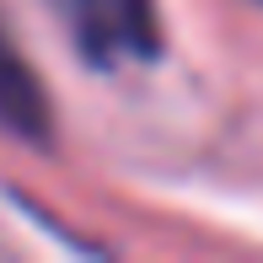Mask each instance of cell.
Returning a JSON list of instances; mask_svg holds the SVG:
<instances>
[{"label": "cell", "mask_w": 263, "mask_h": 263, "mask_svg": "<svg viewBox=\"0 0 263 263\" xmlns=\"http://www.w3.org/2000/svg\"><path fill=\"white\" fill-rule=\"evenodd\" d=\"M70 32L81 54L113 65V59H151L156 54V0H65Z\"/></svg>", "instance_id": "6da1fadb"}, {"label": "cell", "mask_w": 263, "mask_h": 263, "mask_svg": "<svg viewBox=\"0 0 263 263\" xmlns=\"http://www.w3.org/2000/svg\"><path fill=\"white\" fill-rule=\"evenodd\" d=\"M0 135L22 140V145H49L54 140V102L43 91L38 70L16 49V38L0 22Z\"/></svg>", "instance_id": "7a4b0ae2"}]
</instances>
